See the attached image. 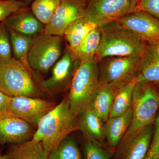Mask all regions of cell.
Listing matches in <instances>:
<instances>
[{
  "label": "cell",
  "mask_w": 159,
  "mask_h": 159,
  "mask_svg": "<svg viewBox=\"0 0 159 159\" xmlns=\"http://www.w3.org/2000/svg\"><path fill=\"white\" fill-rule=\"evenodd\" d=\"M135 79L122 84L117 90L110 111L109 117L119 116L131 107Z\"/></svg>",
  "instance_id": "603a6c76"
},
{
  "label": "cell",
  "mask_w": 159,
  "mask_h": 159,
  "mask_svg": "<svg viewBox=\"0 0 159 159\" xmlns=\"http://www.w3.org/2000/svg\"><path fill=\"white\" fill-rule=\"evenodd\" d=\"M131 107V122L125 134L154 123L159 109V92L152 84L136 83Z\"/></svg>",
  "instance_id": "5b68a950"
},
{
  "label": "cell",
  "mask_w": 159,
  "mask_h": 159,
  "mask_svg": "<svg viewBox=\"0 0 159 159\" xmlns=\"http://www.w3.org/2000/svg\"><path fill=\"white\" fill-rule=\"evenodd\" d=\"M9 31L4 23L0 24V64L10 61L11 57V43Z\"/></svg>",
  "instance_id": "4316f807"
},
{
  "label": "cell",
  "mask_w": 159,
  "mask_h": 159,
  "mask_svg": "<svg viewBox=\"0 0 159 159\" xmlns=\"http://www.w3.org/2000/svg\"><path fill=\"white\" fill-rule=\"evenodd\" d=\"M135 80L136 82L159 84V56L151 44L142 56Z\"/></svg>",
  "instance_id": "d6986e66"
},
{
  "label": "cell",
  "mask_w": 159,
  "mask_h": 159,
  "mask_svg": "<svg viewBox=\"0 0 159 159\" xmlns=\"http://www.w3.org/2000/svg\"><path fill=\"white\" fill-rule=\"evenodd\" d=\"M79 130L86 141L103 147L106 141L104 124L102 119L92 110L85 111L78 116Z\"/></svg>",
  "instance_id": "2e32d148"
},
{
  "label": "cell",
  "mask_w": 159,
  "mask_h": 159,
  "mask_svg": "<svg viewBox=\"0 0 159 159\" xmlns=\"http://www.w3.org/2000/svg\"><path fill=\"white\" fill-rule=\"evenodd\" d=\"M62 36L43 32L33 39L29 52L28 61L31 69L45 73L54 66L61 53Z\"/></svg>",
  "instance_id": "8992f818"
},
{
  "label": "cell",
  "mask_w": 159,
  "mask_h": 159,
  "mask_svg": "<svg viewBox=\"0 0 159 159\" xmlns=\"http://www.w3.org/2000/svg\"><path fill=\"white\" fill-rule=\"evenodd\" d=\"M101 31L99 27L94 29L76 48H70L66 47L74 61L89 60L93 58L101 40Z\"/></svg>",
  "instance_id": "44dd1931"
},
{
  "label": "cell",
  "mask_w": 159,
  "mask_h": 159,
  "mask_svg": "<svg viewBox=\"0 0 159 159\" xmlns=\"http://www.w3.org/2000/svg\"><path fill=\"white\" fill-rule=\"evenodd\" d=\"M138 1H139V0H138Z\"/></svg>",
  "instance_id": "d590c367"
},
{
  "label": "cell",
  "mask_w": 159,
  "mask_h": 159,
  "mask_svg": "<svg viewBox=\"0 0 159 159\" xmlns=\"http://www.w3.org/2000/svg\"><path fill=\"white\" fill-rule=\"evenodd\" d=\"M9 32L14 58L21 63L29 71L35 73L29 65L28 58V52L34 39L18 34L13 31H9Z\"/></svg>",
  "instance_id": "cb8c5ba5"
},
{
  "label": "cell",
  "mask_w": 159,
  "mask_h": 159,
  "mask_svg": "<svg viewBox=\"0 0 159 159\" xmlns=\"http://www.w3.org/2000/svg\"><path fill=\"white\" fill-rule=\"evenodd\" d=\"M80 62L73 60L70 51L66 48L62 57L53 66L51 77L43 81L46 93H56L65 89L70 83Z\"/></svg>",
  "instance_id": "4fadbf2b"
},
{
  "label": "cell",
  "mask_w": 159,
  "mask_h": 159,
  "mask_svg": "<svg viewBox=\"0 0 159 159\" xmlns=\"http://www.w3.org/2000/svg\"><path fill=\"white\" fill-rule=\"evenodd\" d=\"M142 56L110 57L100 61L98 62L100 83L122 84L135 79Z\"/></svg>",
  "instance_id": "52a82bcc"
},
{
  "label": "cell",
  "mask_w": 159,
  "mask_h": 159,
  "mask_svg": "<svg viewBox=\"0 0 159 159\" xmlns=\"http://www.w3.org/2000/svg\"><path fill=\"white\" fill-rule=\"evenodd\" d=\"M10 97L0 91V120L11 114L9 111Z\"/></svg>",
  "instance_id": "1f68e13d"
},
{
  "label": "cell",
  "mask_w": 159,
  "mask_h": 159,
  "mask_svg": "<svg viewBox=\"0 0 159 159\" xmlns=\"http://www.w3.org/2000/svg\"><path fill=\"white\" fill-rule=\"evenodd\" d=\"M48 159H82L76 140L68 136L49 155Z\"/></svg>",
  "instance_id": "484cf974"
},
{
  "label": "cell",
  "mask_w": 159,
  "mask_h": 159,
  "mask_svg": "<svg viewBox=\"0 0 159 159\" xmlns=\"http://www.w3.org/2000/svg\"><path fill=\"white\" fill-rule=\"evenodd\" d=\"M3 22L9 31L33 39L43 32L45 26L29 8L16 11Z\"/></svg>",
  "instance_id": "9a60e30c"
},
{
  "label": "cell",
  "mask_w": 159,
  "mask_h": 159,
  "mask_svg": "<svg viewBox=\"0 0 159 159\" xmlns=\"http://www.w3.org/2000/svg\"><path fill=\"white\" fill-rule=\"evenodd\" d=\"M35 74L13 57L10 61L0 64V91L9 97L42 98L46 93L43 81Z\"/></svg>",
  "instance_id": "277c9868"
},
{
  "label": "cell",
  "mask_w": 159,
  "mask_h": 159,
  "mask_svg": "<svg viewBox=\"0 0 159 159\" xmlns=\"http://www.w3.org/2000/svg\"><path fill=\"white\" fill-rule=\"evenodd\" d=\"M123 84H99L91 109L103 122H106L109 117L110 111L117 90Z\"/></svg>",
  "instance_id": "ac0fdd59"
},
{
  "label": "cell",
  "mask_w": 159,
  "mask_h": 159,
  "mask_svg": "<svg viewBox=\"0 0 159 159\" xmlns=\"http://www.w3.org/2000/svg\"><path fill=\"white\" fill-rule=\"evenodd\" d=\"M0 159H3V155H2L1 153V151H0Z\"/></svg>",
  "instance_id": "e575fe53"
},
{
  "label": "cell",
  "mask_w": 159,
  "mask_h": 159,
  "mask_svg": "<svg viewBox=\"0 0 159 159\" xmlns=\"http://www.w3.org/2000/svg\"><path fill=\"white\" fill-rule=\"evenodd\" d=\"M61 0H34L31 10L34 16L46 25L51 22Z\"/></svg>",
  "instance_id": "d4e9b609"
},
{
  "label": "cell",
  "mask_w": 159,
  "mask_h": 159,
  "mask_svg": "<svg viewBox=\"0 0 159 159\" xmlns=\"http://www.w3.org/2000/svg\"><path fill=\"white\" fill-rule=\"evenodd\" d=\"M144 159H159V113L154 122L152 139Z\"/></svg>",
  "instance_id": "f546056e"
},
{
  "label": "cell",
  "mask_w": 159,
  "mask_h": 159,
  "mask_svg": "<svg viewBox=\"0 0 159 159\" xmlns=\"http://www.w3.org/2000/svg\"><path fill=\"white\" fill-rule=\"evenodd\" d=\"M151 45L153 46L154 49L155 50L156 52L159 56V41L152 44Z\"/></svg>",
  "instance_id": "d6a6232c"
},
{
  "label": "cell",
  "mask_w": 159,
  "mask_h": 159,
  "mask_svg": "<svg viewBox=\"0 0 159 159\" xmlns=\"http://www.w3.org/2000/svg\"><path fill=\"white\" fill-rule=\"evenodd\" d=\"M89 0H61L60 5L50 23L45 26L43 33L63 36L69 25L84 16Z\"/></svg>",
  "instance_id": "8fae6325"
},
{
  "label": "cell",
  "mask_w": 159,
  "mask_h": 159,
  "mask_svg": "<svg viewBox=\"0 0 159 159\" xmlns=\"http://www.w3.org/2000/svg\"><path fill=\"white\" fill-rule=\"evenodd\" d=\"M33 126L12 114L6 116L0 120V143L16 145L29 142L36 131Z\"/></svg>",
  "instance_id": "5bb4252c"
},
{
  "label": "cell",
  "mask_w": 159,
  "mask_h": 159,
  "mask_svg": "<svg viewBox=\"0 0 159 159\" xmlns=\"http://www.w3.org/2000/svg\"><path fill=\"white\" fill-rule=\"evenodd\" d=\"M55 102L40 98L10 97V113L37 126L43 117L55 107Z\"/></svg>",
  "instance_id": "30bf717a"
},
{
  "label": "cell",
  "mask_w": 159,
  "mask_h": 159,
  "mask_svg": "<svg viewBox=\"0 0 159 159\" xmlns=\"http://www.w3.org/2000/svg\"><path fill=\"white\" fill-rule=\"evenodd\" d=\"M132 107L119 116L109 118L103 126L106 141L110 149L113 152L125 135L132 118Z\"/></svg>",
  "instance_id": "e0dca14e"
},
{
  "label": "cell",
  "mask_w": 159,
  "mask_h": 159,
  "mask_svg": "<svg viewBox=\"0 0 159 159\" xmlns=\"http://www.w3.org/2000/svg\"><path fill=\"white\" fill-rule=\"evenodd\" d=\"M42 144L31 139L11 146L3 155V159H48Z\"/></svg>",
  "instance_id": "ffe728a7"
},
{
  "label": "cell",
  "mask_w": 159,
  "mask_h": 159,
  "mask_svg": "<svg viewBox=\"0 0 159 159\" xmlns=\"http://www.w3.org/2000/svg\"><path fill=\"white\" fill-rule=\"evenodd\" d=\"M138 0H89L84 16L101 27L135 11Z\"/></svg>",
  "instance_id": "ba28073f"
},
{
  "label": "cell",
  "mask_w": 159,
  "mask_h": 159,
  "mask_svg": "<svg viewBox=\"0 0 159 159\" xmlns=\"http://www.w3.org/2000/svg\"><path fill=\"white\" fill-rule=\"evenodd\" d=\"M116 22L149 44L159 41V20L147 12L138 10Z\"/></svg>",
  "instance_id": "7c38bea8"
},
{
  "label": "cell",
  "mask_w": 159,
  "mask_h": 159,
  "mask_svg": "<svg viewBox=\"0 0 159 159\" xmlns=\"http://www.w3.org/2000/svg\"><path fill=\"white\" fill-rule=\"evenodd\" d=\"M154 123L125 134L116 148V159H144L152 139Z\"/></svg>",
  "instance_id": "9c48e42d"
},
{
  "label": "cell",
  "mask_w": 159,
  "mask_h": 159,
  "mask_svg": "<svg viewBox=\"0 0 159 159\" xmlns=\"http://www.w3.org/2000/svg\"><path fill=\"white\" fill-rule=\"evenodd\" d=\"M77 130L78 117L71 111L67 96L40 121L32 139L40 142L49 156L62 140Z\"/></svg>",
  "instance_id": "6da1fadb"
},
{
  "label": "cell",
  "mask_w": 159,
  "mask_h": 159,
  "mask_svg": "<svg viewBox=\"0 0 159 159\" xmlns=\"http://www.w3.org/2000/svg\"><path fill=\"white\" fill-rule=\"evenodd\" d=\"M84 159H110V155L103 147L86 141L84 145Z\"/></svg>",
  "instance_id": "f1b7e54d"
},
{
  "label": "cell",
  "mask_w": 159,
  "mask_h": 159,
  "mask_svg": "<svg viewBox=\"0 0 159 159\" xmlns=\"http://www.w3.org/2000/svg\"><path fill=\"white\" fill-rule=\"evenodd\" d=\"M99 28L101 40L95 56L98 62L107 57H142L149 45L116 21Z\"/></svg>",
  "instance_id": "7a4b0ae2"
},
{
  "label": "cell",
  "mask_w": 159,
  "mask_h": 159,
  "mask_svg": "<svg viewBox=\"0 0 159 159\" xmlns=\"http://www.w3.org/2000/svg\"><path fill=\"white\" fill-rule=\"evenodd\" d=\"M32 1V0H23L22 2L26 4V2H30V1Z\"/></svg>",
  "instance_id": "836d02e7"
},
{
  "label": "cell",
  "mask_w": 159,
  "mask_h": 159,
  "mask_svg": "<svg viewBox=\"0 0 159 159\" xmlns=\"http://www.w3.org/2000/svg\"><path fill=\"white\" fill-rule=\"evenodd\" d=\"M147 12L159 20V0H139L136 11Z\"/></svg>",
  "instance_id": "4dcf8cb0"
},
{
  "label": "cell",
  "mask_w": 159,
  "mask_h": 159,
  "mask_svg": "<svg viewBox=\"0 0 159 159\" xmlns=\"http://www.w3.org/2000/svg\"><path fill=\"white\" fill-rule=\"evenodd\" d=\"M26 4L20 0H0V23L12 13L24 8Z\"/></svg>",
  "instance_id": "83f0119b"
},
{
  "label": "cell",
  "mask_w": 159,
  "mask_h": 159,
  "mask_svg": "<svg viewBox=\"0 0 159 159\" xmlns=\"http://www.w3.org/2000/svg\"><path fill=\"white\" fill-rule=\"evenodd\" d=\"M97 24L89 18L84 16L74 21L65 31L63 35L70 48H76L94 29Z\"/></svg>",
  "instance_id": "7402d4cb"
},
{
  "label": "cell",
  "mask_w": 159,
  "mask_h": 159,
  "mask_svg": "<svg viewBox=\"0 0 159 159\" xmlns=\"http://www.w3.org/2000/svg\"><path fill=\"white\" fill-rule=\"evenodd\" d=\"M99 84V64L96 57L80 61L71 80L68 96L74 115L78 116L91 109Z\"/></svg>",
  "instance_id": "3957f363"
}]
</instances>
